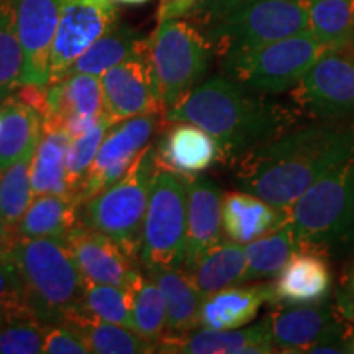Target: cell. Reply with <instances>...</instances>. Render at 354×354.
<instances>
[{"label": "cell", "mask_w": 354, "mask_h": 354, "mask_svg": "<svg viewBox=\"0 0 354 354\" xmlns=\"http://www.w3.org/2000/svg\"><path fill=\"white\" fill-rule=\"evenodd\" d=\"M187 232V176L158 165L154 171L143 232L140 264L149 269H183Z\"/></svg>", "instance_id": "cell-7"}, {"label": "cell", "mask_w": 354, "mask_h": 354, "mask_svg": "<svg viewBox=\"0 0 354 354\" xmlns=\"http://www.w3.org/2000/svg\"><path fill=\"white\" fill-rule=\"evenodd\" d=\"M113 123L109 120L107 115H102L100 120L95 123L94 128H91L87 133L71 140V145L66 153V184H68V196L74 202L79 203V196L86 180L88 167L94 162L95 154L99 151V146L104 140L105 133Z\"/></svg>", "instance_id": "cell-36"}, {"label": "cell", "mask_w": 354, "mask_h": 354, "mask_svg": "<svg viewBox=\"0 0 354 354\" xmlns=\"http://www.w3.org/2000/svg\"><path fill=\"white\" fill-rule=\"evenodd\" d=\"M333 305L344 320L354 323V254L339 277Z\"/></svg>", "instance_id": "cell-42"}, {"label": "cell", "mask_w": 354, "mask_h": 354, "mask_svg": "<svg viewBox=\"0 0 354 354\" xmlns=\"http://www.w3.org/2000/svg\"><path fill=\"white\" fill-rule=\"evenodd\" d=\"M43 353L48 354H88L87 344L73 326L64 323L48 326Z\"/></svg>", "instance_id": "cell-40"}, {"label": "cell", "mask_w": 354, "mask_h": 354, "mask_svg": "<svg viewBox=\"0 0 354 354\" xmlns=\"http://www.w3.org/2000/svg\"><path fill=\"white\" fill-rule=\"evenodd\" d=\"M214 56V44L190 20L158 21L148 37V61L162 113L205 79Z\"/></svg>", "instance_id": "cell-6"}, {"label": "cell", "mask_w": 354, "mask_h": 354, "mask_svg": "<svg viewBox=\"0 0 354 354\" xmlns=\"http://www.w3.org/2000/svg\"><path fill=\"white\" fill-rule=\"evenodd\" d=\"M50 112L43 118V130L63 128L71 117H100L104 113L102 81L92 74L74 73L48 84Z\"/></svg>", "instance_id": "cell-22"}, {"label": "cell", "mask_w": 354, "mask_h": 354, "mask_svg": "<svg viewBox=\"0 0 354 354\" xmlns=\"http://www.w3.org/2000/svg\"><path fill=\"white\" fill-rule=\"evenodd\" d=\"M100 81L104 113L113 125L138 115L162 113L148 61V48L141 55L113 66Z\"/></svg>", "instance_id": "cell-14"}, {"label": "cell", "mask_w": 354, "mask_h": 354, "mask_svg": "<svg viewBox=\"0 0 354 354\" xmlns=\"http://www.w3.org/2000/svg\"><path fill=\"white\" fill-rule=\"evenodd\" d=\"M81 308L88 315L99 318V320L133 330L127 295L122 287L86 282Z\"/></svg>", "instance_id": "cell-38"}, {"label": "cell", "mask_w": 354, "mask_h": 354, "mask_svg": "<svg viewBox=\"0 0 354 354\" xmlns=\"http://www.w3.org/2000/svg\"><path fill=\"white\" fill-rule=\"evenodd\" d=\"M24 51L17 33L12 0H0V102L8 99L21 86Z\"/></svg>", "instance_id": "cell-35"}, {"label": "cell", "mask_w": 354, "mask_h": 354, "mask_svg": "<svg viewBox=\"0 0 354 354\" xmlns=\"http://www.w3.org/2000/svg\"><path fill=\"white\" fill-rule=\"evenodd\" d=\"M158 165L184 176H196L220 161L216 141L189 122L169 123L156 145Z\"/></svg>", "instance_id": "cell-20"}, {"label": "cell", "mask_w": 354, "mask_h": 354, "mask_svg": "<svg viewBox=\"0 0 354 354\" xmlns=\"http://www.w3.org/2000/svg\"><path fill=\"white\" fill-rule=\"evenodd\" d=\"M299 113L318 122L354 118V57L326 50L292 87Z\"/></svg>", "instance_id": "cell-10"}, {"label": "cell", "mask_w": 354, "mask_h": 354, "mask_svg": "<svg viewBox=\"0 0 354 354\" xmlns=\"http://www.w3.org/2000/svg\"><path fill=\"white\" fill-rule=\"evenodd\" d=\"M284 210L299 251H313L326 258L353 256L354 154Z\"/></svg>", "instance_id": "cell-3"}, {"label": "cell", "mask_w": 354, "mask_h": 354, "mask_svg": "<svg viewBox=\"0 0 354 354\" xmlns=\"http://www.w3.org/2000/svg\"><path fill=\"white\" fill-rule=\"evenodd\" d=\"M10 259L19 274L24 305L44 325L63 323L81 307L86 281L64 243L19 236Z\"/></svg>", "instance_id": "cell-4"}, {"label": "cell", "mask_w": 354, "mask_h": 354, "mask_svg": "<svg viewBox=\"0 0 354 354\" xmlns=\"http://www.w3.org/2000/svg\"><path fill=\"white\" fill-rule=\"evenodd\" d=\"M115 3H120V6H145L149 0H112Z\"/></svg>", "instance_id": "cell-45"}, {"label": "cell", "mask_w": 354, "mask_h": 354, "mask_svg": "<svg viewBox=\"0 0 354 354\" xmlns=\"http://www.w3.org/2000/svg\"><path fill=\"white\" fill-rule=\"evenodd\" d=\"M276 351L269 317L248 328H203L179 336H162L156 344V353L166 354H271Z\"/></svg>", "instance_id": "cell-17"}, {"label": "cell", "mask_w": 354, "mask_h": 354, "mask_svg": "<svg viewBox=\"0 0 354 354\" xmlns=\"http://www.w3.org/2000/svg\"><path fill=\"white\" fill-rule=\"evenodd\" d=\"M159 287L166 304V333L179 336L201 326L203 295L183 269H149L145 271Z\"/></svg>", "instance_id": "cell-24"}, {"label": "cell", "mask_w": 354, "mask_h": 354, "mask_svg": "<svg viewBox=\"0 0 354 354\" xmlns=\"http://www.w3.org/2000/svg\"><path fill=\"white\" fill-rule=\"evenodd\" d=\"M308 30L326 50H353L354 0H305Z\"/></svg>", "instance_id": "cell-32"}, {"label": "cell", "mask_w": 354, "mask_h": 354, "mask_svg": "<svg viewBox=\"0 0 354 354\" xmlns=\"http://www.w3.org/2000/svg\"><path fill=\"white\" fill-rule=\"evenodd\" d=\"M79 225V203L68 196H35L17 225L20 238H50L66 243Z\"/></svg>", "instance_id": "cell-27"}, {"label": "cell", "mask_w": 354, "mask_h": 354, "mask_svg": "<svg viewBox=\"0 0 354 354\" xmlns=\"http://www.w3.org/2000/svg\"><path fill=\"white\" fill-rule=\"evenodd\" d=\"M156 167V145L149 143L122 179L79 205V223L107 234L138 263L141 232Z\"/></svg>", "instance_id": "cell-5"}, {"label": "cell", "mask_w": 354, "mask_h": 354, "mask_svg": "<svg viewBox=\"0 0 354 354\" xmlns=\"http://www.w3.org/2000/svg\"><path fill=\"white\" fill-rule=\"evenodd\" d=\"M148 48V37H143L138 30L133 26L122 24L120 20L112 28L97 38L66 73H84L92 76L102 77L113 66L130 59L133 56H138Z\"/></svg>", "instance_id": "cell-26"}, {"label": "cell", "mask_w": 354, "mask_h": 354, "mask_svg": "<svg viewBox=\"0 0 354 354\" xmlns=\"http://www.w3.org/2000/svg\"><path fill=\"white\" fill-rule=\"evenodd\" d=\"M165 125L162 113H149L127 118L110 127L99 146L94 162L88 167L79 196V205L122 179L136 156L151 143L153 136Z\"/></svg>", "instance_id": "cell-12"}, {"label": "cell", "mask_w": 354, "mask_h": 354, "mask_svg": "<svg viewBox=\"0 0 354 354\" xmlns=\"http://www.w3.org/2000/svg\"><path fill=\"white\" fill-rule=\"evenodd\" d=\"M308 30L305 0H243L205 37L227 57Z\"/></svg>", "instance_id": "cell-9"}, {"label": "cell", "mask_w": 354, "mask_h": 354, "mask_svg": "<svg viewBox=\"0 0 354 354\" xmlns=\"http://www.w3.org/2000/svg\"><path fill=\"white\" fill-rule=\"evenodd\" d=\"M197 0H159L158 21L169 19H185Z\"/></svg>", "instance_id": "cell-43"}, {"label": "cell", "mask_w": 354, "mask_h": 354, "mask_svg": "<svg viewBox=\"0 0 354 354\" xmlns=\"http://www.w3.org/2000/svg\"><path fill=\"white\" fill-rule=\"evenodd\" d=\"M118 20V8L112 0H63L48 84L61 81L77 57Z\"/></svg>", "instance_id": "cell-13"}, {"label": "cell", "mask_w": 354, "mask_h": 354, "mask_svg": "<svg viewBox=\"0 0 354 354\" xmlns=\"http://www.w3.org/2000/svg\"><path fill=\"white\" fill-rule=\"evenodd\" d=\"M353 53H354V25H353Z\"/></svg>", "instance_id": "cell-46"}, {"label": "cell", "mask_w": 354, "mask_h": 354, "mask_svg": "<svg viewBox=\"0 0 354 354\" xmlns=\"http://www.w3.org/2000/svg\"><path fill=\"white\" fill-rule=\"evenodd\" d=\"M354 154V123L320 122L282 133L234 162L241 190L287 209Z\"/></svg>", "instance_id": "cell-1"}, {"label": "cell", "mask_w": 354, "mask_h": 354, "mask_svg": "<svg viewBox=\"0 0 354 354\" xmlns=\"http://www.w3.org/2000/svg\"><path fill=\"white\" fill-rule=\"evenodd\" d=\"M297 251L299 246L294 233L286 221L279 228L248 243L245 246L248 261L246 282L277 276L292 254Z\"/></svg>", "instance_id": "cell-33"}, {"label": "cell", "mask_w": 354, "mask_h": 354, "mask_svg": "<svg viewBox=\"0 0 354 354\" xmlns=\"http://www.w3.org/2000/svg\"><path fill=\"white\" fill-rule=\"evenodd\" d=\"M353 348H354V342H353Z\"/></svg>", "instance_id": "cell-47"}, {"label": "cell", "mask_w": 354, "mask_h": 354, "mask_svg": "<svg viewBox=\"0 0 354 354\" xmlns=\"http://www.w3.org/2000/svg\"><path fill=\"white\" fill-rule=\"evenodd\" d=\"M133 330L146 342L159 343L166 333V304L159 287L148 274L135 269L123 286Z\"/></svg>", "instance_id": "cell-30"}, {"label": "cell", "mask_w": 354, "mask_h": 354, "mask_svg": "<svg viewBox=\"0 0 354 354\" xmlns=\"http://www.w3.org/2000/svg\"><path fill=\"white\" fill-rule=\"evenodd\" d=\"M48 326L32 313H7L0 317V354H37L43 353Z\"/></svg>", "instance_id": "cell-37"}, {"label": "cell", "mask_w": 354, "mask_h": 354, "mask_svg": "<svg viewBox=\"0 0 354 354\" xmlns=\"http://www.w3.org/2000/svg\"><path fill=\"white\" fill-rule=\"evenodd\" d=\"M76 261L84 281L92 284L125 286L136 261L117 241L79 223L64 243Z\"/></svg>", "instance_id": "cell-16"}, {"label": "cell", "mask_w": 354, "mask_h": 354, "mask_svg": "<svg viewBox=\"0 0 354 354\" xmlns=\"http://www.w3.org/2000/svg\"><path fill=\"white\" fill-rule=\"evenodd\" d=\"M43 135L41 115L10 95L0 102V172L33 154Z\"/></svg>", "instance_id": "cell-25"}, {"label": "cell", "mask_w": 354, "mask_h": 354, "mask_svg": "<svg viewBox=\"0 0 354 354\" xmlns=\"http://www.w3.org/2000/svg\"><path fill=\"white\" fill-rule=\"evenodd\" d=\"M33 154H26L0 172V221L12 230L17 228L33 198Z\"/></svg>", "instance_id": "cell-34"}, {"label": "cell", "mask_w": 354, "mask_h": 354, "mask_svg": "<svg viewBox=\"0 0 354 354\" xmlns=\"http://www.w3.org/2000/svg\"><path fill=\"white\" fill-rule=\"evenodd\" d=\"M266 302H272V284H238L216 290L202 299L201 326L209 330L241 328L258 317Z\"/></svg>", "instance_id": "cell-21"}, {"label": "cell", "mask_w": 354, "mask_h": 354, "mask_svg": "<svg viewBox=\"0 0 354 354\" xmlns=\"http://www.w3.org/2000/svg\"><path fill=\"white\" fill-rule=\"evenodd\" d=\"M297 112L221 74L202 81L162 117L166 125L189 122L201 127L218 145L220 162L234 165L297 127Z\"/></svg>", "instance_id": "cell-2"}, {"label": "cell", "mask_w": 354, "mask_h": 354, "mask_svg": "<svg viewBox=\"0 0 354 354\" xmlns=\"http://www.w3.org/2000/svg\"><path fill=\"white\" fill-rule=\"evenodd\" d=\"M243 0H197L185 19L192 21L203 33H209L225 17H228Z\"/></svg>", "instance_id": "cell-41"}, {"label": "cell", "mask_w": 354, "mask_h": 354, "mask_svg": "<svg viewBox=\"0 0 354 354\" xmlns=\"http://www.w3.org/2000/svg\"><path fill=\"white\" fill-rule=\"evenodd\" d=\"M73 326L94 354H148L156 353V346L127 326L115 325L88 315L79 307L63 322Z\"/></svg>", "instance_id": "cell-29"}, {"label": "cell", "mask_w": 354, "mask_h": 354, "mask_svg": "<svg viewBox=\"0 0 354 354\" xmlns=\"http://www.w3.org/2000/svg\"><path fill=\"white\" fill-rule=\"evenodd\" d=\"M24 51L21 84L48 86L50 61L63 0H12Z\"/></svg>", "instance_id": "cell-15"}, {"label": "cell", "mask_w": 354, "mask_h": 354, "mask_svg": "<svg viewBox=\"0 0 354 354\" xmlns=\"http://www.w3.org/2000/svg\"><path fill=\"white\" fill-rule=\"evenodd\" d=\"M272 343L282 353H312L315 348L335 344L354 353L351 322L336 312L328 300L317 305H300L295 308L272 307L269 313Z\"/></svg>", "instance_id": "cell-11"}, {"label": "cell", "mask_w": 354, "mask_h": 354, "mask_svg": "<svg viewBox=\"0 0 354 354\" xmlns=\"http://www.w3.org/2000/svg\"><path fill=\"white\" fill-rule=\"evenodd\" d=\"M69 145L71 136L63 128L43 130L32 161L33 196H68L64 161Z\"/></svg>", "instance_id": "cell-31"}, {"label": "cell", "mask_w": 354, "mask_h": 354, "mask_svg": "<svg viewBox=\"0 0 354 354\" xmlns=\"http://www.w3.org/2000/svg\"><path fill=\"white\" fill-rule=\"evenodd\" d=\"M333 277L328 258L313 251H297L277 274L272 304L317 305L331 297Z\"/></svg>", "instance_id": "cell-19"}, {"label": "cell", "mask_w": 354, "mask_h": 354, "mask_svg": "<svg viewBox=\"0 0 354 354\" xmlns=\"http://www.w3.org/2000/svg\"><path fill=\"white\" fill-rule=\"evenodd\" d=\"M17 238L19 236H17L15 230L6 227V225L0 221V258L10 254L13 243L17 241Z\"/></svg>", "instance_id": "cell-44"}, {"label": "cell", "mask_w": 354, "mask_h": 354, "mask_svg": "<svg viewBox=\"0 0 354 354\" xmlns=\"http://www.w3.org/2000/svg\"><path fill=\"white\" fill-rule=\"evenodd\" d=\"M221 202L223 196L215 183L197 174L187 176V232L183 271L223 241Z\"/></svg>", "instance_id": "cell-18"}, {"label": "cell", "mask_w": 354, "mask_h": 354, "mask_svg": "<svg viewBox=\"0 0 354 354\" xmlns=\"http://www.w3.org/2000/svg\"><path fill=\"white\" fill-rule=\"evenodd\" d=\"M284 209H279L253 194L234 190L223 196L221 223L223 232L234 243L248 245L284 225Z\"/></svg>", "instance_id": "cell-23"}, {"label": "cell", "mask_w": 354, "mask_h": 354, "mask_svg": "<svg viewBox=\"0 0 354 354\" xmlns=\"http://www.w3.org/2000/svg\"><path fill=\"white\" fill-rule=\"evenodd\" d=\"M326 48L310 30L250 51L220 57L223 76L264 95L294 87Z\"/></svg>", "instance_id": "cell-8"}, {"label": "cell", "mask_w": 354, "mask_h": 354, "mask_svg": "<svg viewBox=\"0 0 354 354\" xmlns=\"http://www.w3.org/2000/svg\"><path fill=\"white\" fill-rule=\"evenodd\" d=\"M21 310H26V307L21 299L20 279L8 254L0 258V317Z\"/></svg>", "instance_id": "cell-39"}, {"label": "cell", "mask_w": 354, "mask_h": 354, "mask_svg": "<svg viewBox=\"0 0 354 354\" xmlns=\"http://www.w3.org/2000/svg\"><path fill=\"white\" fill-rule=\"evenodd\" d=\"M246 272L248 261L245 245L232 240L218 243L189 269H185V274L203 297L227 287L245 284Z\"/></svg>", "instance_id": "cell-28"}]
</instances>
